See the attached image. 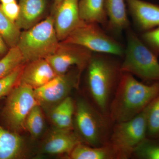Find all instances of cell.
<instances>
[{
	"instance_id": "13",
	"label": "cell",
	"mask_w": 159,
	"mask_h": 159,
	"mask_svg": "<svg viewBox=\"0 0 159 159\" xmlns=\"http://www.w3.org/2000/svg\"><path fill=\"white\" fill-rule=\"evenodd\" d=\"M27 63L24 66L18 83L26 84L34 89L57 76L46 59L36 60Z\"/></svg>"
},
{
	"instance_id": "16",
	"label": "cell",
	"mask_w": 159,
	"mask_h": 159,
	"mask_svg": "<svg viewBox=\"0 0 159 159\" xmlns=\"http://www.w3.org/2000/svg\"><path fill=\"white\" fill-rule=\"evenodd\" d=\"M125 0H104L106 11L108 17L107 28L116 34H120L129 28Z\"/></svg>"
},
{
	"instance_id": "15",
	"label": "cell",
	"mask_w": 159,
	"mask_h": 159,
	"mask_svg": "<svg viewBox=\"0 0 159 159\" xmlns=\"http://www.w3.org/2000/svg\"><path fill=\"white\" fill-rule=\"evenodd\" d=\"M20 13L15 21L20 29L27 30L37 24L45 10L46 0H19Z\"/></svg>"
},
{
	"instance_id": "1",
	"label": "cell",
	"mask_w": 159,
	"mask_h": 159,
	"mask_svg": "<svg viewBox=\"0 0 159 159\" xmlns=\"http://www.w3.org/2000/svg\"><path fill=\"white\" fill-rule=\"evenodd\" d=\"M159 95V81L146 83L122 72L110 104L108 117L116 123L127 121L140 113Z\"/></svg>"
},
{
	"instance_id": "22",
	"label": "cell",
	"mask_w": 159,
	"mask_h": 159,
	"mask_svg": "<svg viewBox=\"0 0 159 159\" xmlns=\"http://www.w3.org/2000/svg\"><path fill=\"white\" fill-rule=\"evenodd\" d=\"M23 64V56L17 46L9 49L8 53L0 58V79Z\"/></svg>"
},
{
	"instance_id": "8",
	"label": "cell",
	"mask_w": 159,
	"mask_h": 159,
	"mask_svg": "<svg viewBox=\"0 0 159 159\" xmlns=\"http://www.w3.org/2000/svg\"><path fill=\"white\" fill-rule=\"evenodd\" d=\"M39 104L34 89L17 83L9 93L4 109V116L8 125L16 131L23 129L30 111Z\"/></svg>"
},
{
	"instance_id": "18",
	"label": "cell",
	"mask_w": 159,
	"mask_h": 159,
	"mask_svg": "<svg viewBox=\"0 0 159 159\" xmlns=\"http://www.w3.org/2000/svg\"><path fill=\"white\" fill-rule=\"evenodd\" d=\"M72 159H117L113 148L108 142L102 146L95 147L79 143L69 154Z\"/></svg>"
},
{
	"instance_id": "29",
	"label": "cell",
	"mask_w": 159,
	"mask_h": 159,
	"mask_svg": "<svg viewBox=\"0 0 159 159\" xmlns=\"http://www.w3.org/2000/svg\"><path fill=\"white\" fill-rule=\"evenodd\" d=\"M9 49L6 42L0 34V58L8 53Z\"/></svg>"
},
{
	"instance_id": "2",
	"label": "cell",
	"mask_w": 159,
	"mask_h": 159,
	"mask_svg": "<svg viewBox=\"0 0 159 159\" xmlns=\"http://www.w3.org/2000/svg\"><path fill=\"white\" fill-rule=\"evenodd\" d=\"M108 55H93L87 67L91 97L95 107L107 117L110 104L122 73L121 64Z\"/></svg>"
},
{
	"instance_id": "4",
	"label": "cell",
	"mask_w": 159,
	"mask_h": 159,
	"mask_svg": "<svg viewBox=\"0 0 159 159\" xmlns=\"http://www.w3.org/2000/svg\"><path fill=\"white\" fill-rule=\"evenodd\" d=\"M60 43L54 27V17L50 16L21 32L16 46L25 63L46 59L54 54Z\"/></svg>"
},
{
	"instance_id": "6",
	"label": "cell",
	"mask_w": 159,
	"mask_h": 159,
	"mask_svg": "<svg viewBox=\"0 0 159 159\" xmlns=\"http://www.w3.org/2000/svg\"><path fill=\"white\" fill-rule=\"evenodd\" d=\"M148 106L132 119L115 123L108 142L113 148L117 159L132 157L136 147L147 138Z\"/></svg>"
},
{
	"instance_id": "31",
	"label": "cell",
	"mask_w": 159,
	"mask_h": 159,
	"mask_svg": "<svg viewBox=\"0 0 159 159\" xmlns=\"http://www.w3.org/2000/svg\"><path fill=\"white\" fill-rule=\"evenodd\" d=\"M16 0H0L1 4H8V3L12 2Z\"/></svg>"
},
{
	"instance_id": "12",
	"label": "cell",
	"mask_w": 159,
	"mask_h": 159,
	"mask_svg": "<svg viewBox=\"0 0 159 159\" xmlns=\"http://www.w3.org/2000/svg\"><path fill=\"white\" fill-rule=\"evenodd\" d=\"M125 1L139 30L145 32L159 27V5L143 0Z\"/></svg>"
},
{
	"instance_id": "28",
	"label": "cell",
	"mask_w": 159,
	"mask_h": 159,
	"mask_svg": "<svg viewBox=\"0 0 159 159\" xmlns=\"http://www.w3.org/2000/svg\"><path fill=\"white\" fill-rule=\"evenodd\" d=\"M0 8L9 19L15 22L20 13V6L16 1L8 4H0Z\"/></svg>"
},
{
	"instance_id": "7",
	"label": "cell",
	"mask_w": 159,
	"mask_h": 159,
	"mask_svg": "<svg viewBox=\"0 0 159 159\" xmlns=\"http://www.w3.org/2000/svg\"><path fill=\"white\" fill-rule=\"evenodd\" d=\"M99 25L84 22L61 42L77 45L98 54L123 56L125 48L122 45Z\"/></svg>"
},
{
	"instance_id": "21",
	"label": "cell",
	"mask_w": 159,
	"mask_h": 159,
	"mask_svg": "<svg viewBox=\"0 0 159 159\" xmlns=\"http://www.w3.org/2000/svg\"><path fill=\"white\" fill-rule=\"evenodd\" d=\"M20 33L15 22L9 19L0 8V34L9 48L17 46Z\"/></svg>"
},
{
	"instance_id": "14",
	"label": "cell",
	"mask_w": 159,
	"mask_h": 159,
	"mask_svg": "<svg viewBox=\"0 0 159 159\" xmlns=\"http://www.w3.org/2000/svg\"><path fill=\"white\" fill-rule=\"evenodd\" d=\"M81 140L72 130L59 129L54 132L44 145L43 150L49 154H69Z\"/></svg>"
},
{
	"instance_id": "9",
	"label": "cell",
	"mask_w": 159,
	"mask_h": 159,
	"mask_svg": "<svg viewBox=\"0 0 159 159\" xmlns=\"http://www.w3.org/2000/svg\"><path fill=\"white\" fill-rule=\"evenodd\" d=\"M93 56L92 51L81 46L60 42L54 54L46 59L57 75L66 74L75 66L80 71L86 68Z\"/></svg>"
},
{
	"instance_id": "27",
	"label": "cell",
	"mask_w": 159,
	"mask_h": 159,
	"mask_svg": "<svg viewBox=\"0 0 159 159\" xmlns=\"http://www.w3.org/2000/svg\"><path fill=\"white\" fill-rule=\"evenodd\" d=\"M141 39L158 57L159 55V27L143 32Z\"/></svg>"
},
{
	"instance_id": "20",
	"label": "cell",
	"mask_w": 159,
	"mask_h": 159,
	"mask_svg": "<svg viewBox=\"0 0 159 159\" xmlns=\"http://www.w3.org/2000/svg\"><path fill=\"white\" fill-rule=\"evenodd\" d=\"M23 140L17 134L6 130L0 125V159H11L21 152Z\"/></svg>"
},
{
	"instance_id": "26",
	"label": "cell",
	"mask_w": 159,
	"mask_h": 159,
	"mask_svg": "<svg viewBox=\"0 0 159 159\" xmlns=\"http://www.w3.org/2000/svg\"><path fill=\"white\" fill-rule=\"evenodd\" d=\"M24 65L19 66L11 73L0 79V98L9 94L17 84L24 68Z\"/></svg>"
},
{
	"instance_id": "24",
	"label": "cell",
	"mask_w": 159,
	"mask_h": 159,
	"mask_svg": "<svg viewBox=\"0 0 159 159\" xmlns=\"http://www.w3.org/2000/svg\"><path fill=\"white\" fill-rule=\"evenodd\" d=\"M147 137L152 139L159 138V95L148 106Z\"/></svg>"
},
{
	"instance_id": "17",
	"label": "cell",
	"mask_w": 159,
	"mask_h": 159,
	"mask_svg": "<svg viewBox=\"0 0 159 159\" xmlns=\"http://www.w3.org/2000/svg\"><path fill=\"white\" fill-rule=\"evenodd\" d=\"M80 15L86 23H96L107 28L108 17L104 0H79Z\"/></svg>"
},
{
	"instance_id": "3",
	"label": "cell",
	"mask_w": 159,
	"mask_h": 159,
	"mask_svg": "<svg viewBox=\"0 0 159 159\" xmlns=\"http://www.w3.org/2000/svg\"><path fill=\"white\" fill-rule=\"evenodd\" d=\"M123 56L120 65L122 72L136 76L146 83L159 82L158 56L130 29L127 32V45Z\"/></svg>"
},
{
	"instance_id": "30",
	"label": "cell",
	"mask_w": 159,
	"mask_h": 159,
	"mask_svg": "<svg viewBox=\"0 0 159 159\" xmlns=\"http://www.w3.org/2000/svg\"><path fill=\"white\" fill-rule=\"evenodd\" d=\"M63 0H54V4H53V10H54V12L57 10L58 7H59L60 5H61Z\"/></svg>"
},
{
	"instance_id": "25",
	"label": "cell",
	"mask_w": 159,
	"mask_h": 159,
	"mask_svg": "<svg viewBox=\"0 0 159 159\" xmlns=\"http://www.w3.org/2000/svg\"><path fill=\"white\" fill-rule=\"evenodd\" d=\"M25 126L34 138L39 136L44 127V119L39 105L34 106L26 118Z\"/></svg>"
},
{
	"instance_id": "11",
	"label": "cell",
	"mask_w": 159,
	"mask_h": 159,
	"mask_svg": "<svg viewBox=\"0 0 159 159\" xmlns=\"http://www.w3.org/2000/svg\"><path fill=\"white\" fill-rule=\"evenodd\" d=\"M79 3V0H63L55 11L54 27L59 41L84 22L80 15Z\"/></svg>"
},
{
	"instance_id": "10",
	"label": "cell",
	"mask_w": 159,
	"mask_h": 159,
	"mask_svg": "<svg viewBox=\"0 0 159 159\" xmlns=\"http://www.w3.org/2000/svg\"><path fill=\"white\" fill-rule=\"evenodd\" d=\"M81 72L78 70L69 74L57 75L44 85L34 89V95L39 104L56 103L65 99L77 86Z\"/></svg>"
},
{
	"instance_id": "23",
	"label": "cell",
	"mask_w": 159,
	"mask_h": 159,
	"mask_svg": "<svg viewBox=\"0 0 159 159\" xmlns=\"http://www.w3.org/2000/svg\"><path fill=\"white\" fill-rule=\"evenodd\" d=\"M132 157L139 159H159V138H145L135 148Z\"/></svg>"
},
{
	"instance_id": "19",
	"label": "cell",
	"mask_w": 159,
	"mask_h": 159,
	"mask_svg": "<svg viewBox=\"0 0 159 159\" xmlns=\"http://www.w3.org/2000/svg\"><path fill=\"white\" fill-rule=\"evenodd\" d=\"M74 100L71 97H67L52 111L51 119L59 129L72 130L74 127Z\"/></svg>"
},
{
	"instance_id": "5",
	"label": "cell",
	"mask_w": 159,
	"mask_h": 159,
	"mask_svg": "<svg viewBox=\"0 0 159 159\" xmlns=\"http://www.w3.org/2000/svg\"><path fill=\"white\" fill-rule=\"evenodd\" d=\"M75 123L80 139L90 146H102L108 142L111 131L108 117L84 99L75 104Z\"/></svg>"
}]
</instances>
